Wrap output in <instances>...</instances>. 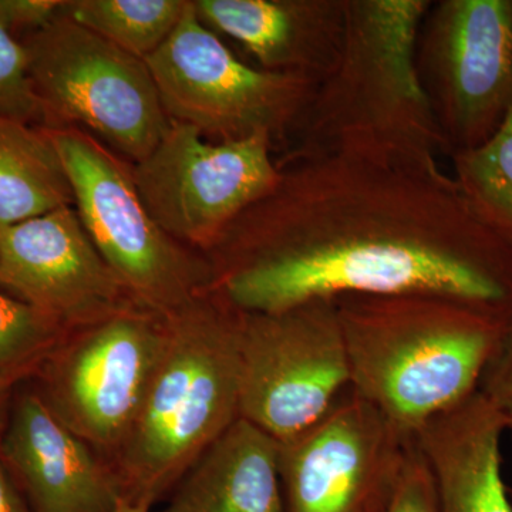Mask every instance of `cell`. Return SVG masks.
<instances>
[{"mask_svg":"<svg viewBox=\"0 0 512 512\" xmlns=\"http://www.w3.org/2000/svg\"><path fill=\"white\" fill-rule=\"evenodd\" d=\"M274 190L205 254L241 312L348 295H437L512 315V241L443 171L289 156Z\"/></svg>","mask_w":512,"mask_h":512,"instance_id":"obj_1","label":"cell"},{"mask_svg":"<svg viewBox=\"0 0 512 512\" xmlns=\"http://www.w3.org/2000/svg\"><path fill=\"white\" fill-rule=\"evenodd\" d=\"M431 0H346L335 66L319 83L289 156H345L383 167L440 170V128L416 66Z\"/></svg>","mask_w":512,"mask_h":512,"instance_id":"obj_2","label":"cell"},{"mask_svg":"<svg viewBox=\"0 0 512 512\" xmlns=\"http://www.w3.org/2000/svg\"><path fill=\"white\" fill-rule=\"evenodd\" d=\"M350 387L406 436L478 390L512 315L437 295L335 299Z\"/></svg>","mask_w":512,"mask_h":512,"instance_id":"obj_3","label":"cell"},{"mask_svg":"<svg viewBox=\"0 0 512 512\" xmlns=\"http://www.w3.org/2000/svg\"><path fill=\"white\" fill-rule=\"evenodd\" d=\"M241 312L217 293L178 309L143 406L111 458L123 504L150 512L239 419Z\"/></svg>","mask_w":512,"mask_h":512,"instance_id":"obj_4","label":"cell"},{"mask_svg":"<svg viewBox=\"0 0 512 512\" xmlns=\"http://www.w3.org/2000/svg\"><path fill=\"white\" fill-rule=\"evenodd\" d=\"M46 131L62 158L83 227L131 301L165 316L210 291L211 262L158 227L127 161L80 128Z\"/></svg>","mask_w":512,"mask_h":512,"instance_id":"obj_5","label":"cell"},{"mask_svg":"<svg viewBox=\"0 0 512 512\" xmlns=\"http://www.w3.org/2000/svg\"><path fill=\"white\" fill-rule=\"evenodd\" d=\"M20 40L46 128L80 126L133 164L157 147L171 120L146 60L83 28L62 9Z\"/></svg>","mask_w":512,"mask_h":512,"instance_id":"obj_6","label":"cell"},{"mask_svg":"<svg viewBox=\"0 0 512 512\" xmlns=\"http://www.w3.org/2000/svg\"><path fill=\"white\" fill-rule=\"evenodd\" d=\"M170 120L215 143L268 134L292 138L318 84L249 66L202 25L188 0L170 37L146 59Z\"/></svg>","mask_w":512,"mask_h":512,"instance_id":"obj_7","label":"cell"},{"mask_svg":"<svg viewBox=\"0 0 512 512\" xmlns=\"http://www.w3.org/2000/svg\"><path fill=\"white\" fill-rule=\"evenodd\" d=\"M165 342V316L138 306L67 330L37 367L36 392L110 463L140 413Z\"/></svg>","mask_w":512,"mask_h":512,"instance_id":"obj_8","label":"cell"},{"mask_svg":"<svg viewBox=\"0 0 512 512\" xmlns=\"http://www.w3.org/2000/svg\"><path fill=\"white\" fill-rule=\"evenodd\" d=\"M241 312V311H239ZM239 419L282 443L309 429L350 387L335 301L284 312H241Z\"/></svg>","mask_w":512,"mask_h":512,"instance_id":"obj_9","label":"cell"},{"mask_svg":"<svg viewBox=\"0 0 512 512\" xmlns=\"http://www.w3.org/2000/svg\"><path fill=\"white\" fill-rule=\"evenodd\" d=\"M274 144L268 134L215 143L171 120L157 147L133 164L134 183L165 234L207 254L242 212L278 184Z\"/></svg>","mask_w":512,"mask_h":512,"instance_id":"obj_10","label":"cell"},{"mask_svg":"<svg viewBox=\"0 0 512 512\" xmlns=\"http://www.w3.org/2000/svg\"><path fill=\"white\" fill-rule=\"evenodd\" d=\"M446 156L484 144L512 106V0H437L416 46Z\"/></svg>","mask_w":512,"mask_h":512,"instance_id":"obj_11","label":"cell"},{"mask_svg":"<svg viewBox=\"0 0 512 512\" xmlns=\"http://www.w3.org/2000/svg\"><path fill=\"white\" fill-rule=\"evenodd\" d=\"M413 443L349 387L322 419L279 443L284 512H386Z\"/></svg>","mask_w":512,"mask_h":512,"instance_id":"obj_12","label":"cell"},{"mask_svg":"<svg viewBox=\"0 0 512 512\" xmlns=\"http://www.w3.org/2000/svg\"><path fill=\"white\" fill-rule=\"evenodd\" d=\"M0 288L67 330L137 306L73 205L0 227Z\"/></svg>","mask_w":512,"mask_h":512,"instance_id":"obj_13","label":"cell"},{"mask_svg":"<svg viewBox=\"0 0 512 512\" xmlns=\"http://www.w3.org/2000/svg\"><path fill=\"white\" fill-rule=\"evenodd\" d=\"M0 457L32 512H114L123 505L109 461L67 429L36 390L16 397Z\"/></svg>","mask_w":512,"mask_h":512,"instance_id":"obj_14","label":"cell"},{"mask_svg":"<svg viewBox=\"0 0 512 512\" xmlns=\"http://www.w3.org/2000/svg\"><path fill=\"white\" fill-rule=\"evenodd\" d=\"M202 25L244 47L266 72L318 84L338 60L346 0H194ZM212 30V32H214Z\"/></svg>","mask_w":512,"mask_h":512,"instance_id":"obj_15","label":"cell"},{"mask_svg":"<svg viewBox=\"0 0 512 512\" xmlns=\"http://www.w3.org/2000/svg\"><path fill=\"white\" fill-rule=\"evenodd\" d=\"M504 431L503 416L478 390L417 431L439 512H512L501 473Z\"/></svg>","mask_w":512,"mask_h":512,"instance_id":"obj_16","label":"cell"},{"mask_svg":"<svg viewBox=\"0 0 512 512\" xmlns=\"http://www.w3.org/2000/svg\"><path fill=\"white\" fill-rule=\"evenodd\" d=\"M164 512H284L279 441L238 419L175 485Z\"/></svg>","mask_w":512,"mask_h":512,"instance_id":"obj_17","label":"cell"},{"mask_svg":"<svg viewBox=\"0 0 512 512\" xmlns=\"http://www.w3.org/2000/svg\"><path fill=\"white\" fill-rule=\"evenodd\" d=\"M73 204L72 185L46 128L0 116V227Z\"/></svg>","mask_w":512,"mask_h":512,"instance_id":"obj_18","label":"cell"},{"mask_svg":"<svg viewBox=\"0 0 512 512\" xmlns=\"http://www.w3.org/2000/svg\"><path fill=\"white\" fill-rule=\"evenodd\" d=\"M188 0H72L62 12L130 55L146 60L177 28Z\"/></svg>","mask_w":512,"mask_h":512,"instance_id":"obj_19","label":"cell"},{"mask_svg":"<svg viewBox=\"0 0 512 512\" xmlns=\"http://www.w3.org/2000/svg\"><path fill=\"white\" fill-rule=\"evenodd\" d=\"M450 158L454 180L473 210L512 241V106L484 144Z\"/></svg>","mask_w":512,"mask_h":512,"instance_id":"obj_20","label":"cell"},{"mask_svg":"<svg viewBox=\"0 0 512 512\" xmlns=\"http://www.w3.org/2000/svg\"><path fill=\"white\" fill-rule=\"evenodd\" d=\"M67 329L29 303L0 293V375L37 367Z\"/></svg>","mask_w":512,"mask_h":512,"instance_id":"obj_21","label":"cell"},{"mask_svg":"<svg viewBox=\"0 0 512 512\" xmlns=\"http://www.w3.org/2000/svg\"><path fill=\"white\" fill-rule=\"evenodd\" d=\"M0 116L47 127V117L33 87L28 52L19 37L0 26Z\"/></svg>","mask_w":512,"mask_h":512,"instance_id":"obj_22","label":"cell"},{"mask_svg":"<svg viewBox=\"0 0 512 512\" xmlns=\"http://www.w3.org/2000/svg\"><path fill=\"white\" fill-rule=\"evenodd\" d=\"M386 512H439L436 485L416 441L407 457L399 488Z\"/></svg>","mask_w":512,"mask_h":512,"instance_id":"obj_23","label":"cell"},{"mask_svg":"<svg viewBox=\"0 0 512 512\" xmlns=\"http://www.w3.org/2000/svg\"><path fill=\"white\" fill-rule=\"evenodd\" d=\"M478 392L483 393L503 416L505 430L512 436V318L500 345L485 367Z\"/></svg>","mask_w":512,"mask_h":512,"instance_id":"obj_24","label":"cell"},{"mask_svg":"<svg viewBox=\"0 0 512 512\" xmlns=\"http://www.w3.org/2000/svg\"><path fill=\"white\" fill-rule=\"evenodd\" d=\"M62 0H0V26L13 36L47 25L63 6Z\"/></svg>","mask_w":512,"mask_h":512,"instance_id":"obj_25","label":"cell"},{"mask_svg":"<svg viewBox=\"0 0 512 512\" xmlns=\"http://www.w3.org/2000/svg\"><path fill=\"white\" fill-rule=\"evenodd\" d=\"M0 512H32L0 457Z\"/></svg>","mask_w":512,"mask_h":512,"instance_id":"obj_26","label":"cell"},{"mask_svg":"<svg viewBox=\"0 0 512 512\" xmlns=\"http://www.w3.org/2000/svg\"><path fill=\"white\" fill-rule=\"evenodd\" d=\"M35 373L29 370H19V372L6 373L0 375V421H2L3 412H5L6 404L10 394H12L13 387L19 382H22L26 377L33 376Z\"/></svg>","mask_w":512,"mask_h":512,"instance_id":"obj_27","label":"cell"},{"mask_svg":"<svg viewBox=\"0 0 512 512\" xmlns=\"http://www.w3.org/2000/svg\"><path fill=\"white\" fill-rule=\"evenodd\" d=\"M114 512H146V511L137 510V508L128 507V505L123 504V505H121V507L117 508V510Z\"/></svg>","mask_w":512,"mask_h":512,"instance_id":"obj_28","label":"cell"}]
</instances>
